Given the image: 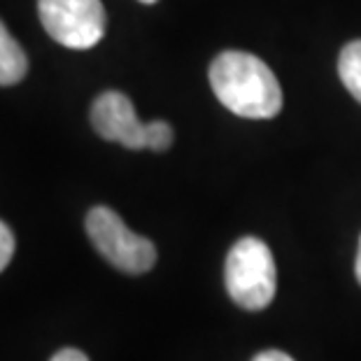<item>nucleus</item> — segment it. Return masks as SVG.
Here are the masks:
<instances>
[{
    "instance_id": "nucleus-1",
    "label": "nucleus",
    "mask_w": 361,
    "mask_h": 361,
    "mask_svg": "<svg viewBox=\"0 0 361 361\" xmlns=\"http://www.w3.org/2000/svg\"><path fill=\"white\" fill-rule=\"evenodd\" d=\"M219 103L245 119H273L282 110V89L264 61L247 51H221L210 66Z\"/></svg>"
},
{
    "instance_id": "nucleus-2",
    "label": "nucleus",
    "mask_w": 361,
    "mask_h": 361,
    "mask_svg": "<svg viewBox=\"0 0 361 361\" xmlns=\"http://www.w3.org/2000/svg\"><path fill=\"white\" fill-rule=\"evenodd\" d=\"M224 282L231 301L245 310H264L278 289V271L268 245L259 238H240L226 257Z\"/></svg>"
},
{
    "instance_id": "nucleus-3",
    "label": "nucleus",
    "mask_w": 361,
    "mask_h": 361,
    "mask_svg": "<svg viewBox=\"0 0 361 361\" xmlns=\"http://www.w3.org/2000/svg\"><path fill=\"white\" fill-rule=\"evenodd\" d=\"M87 235L98 255L126 275H142L157 264L154 243L130 231L124 219L105 205L89 210Z\"/></svg>"
},
{
    "instance_id": "nucleus-4",
    "label": "nucleus",
    "mask_w": 361,
    "mask_h": 361,
    "mask_svg": "<svg viewBox=\"0 0 361 361\" xmlns=\"http://www.w3.org/2000/svg\"><path fill=\"white\" fill-rule=\"evenodd\" d=\"M37 14L51 40L68 49H91L105 35L101 0H37Z\"/></svg>"
},
{
    "instance_id": "nucleus-5",
    "label": "nucleus",
    "mask_w": 361,
    "mask_h": 361,
    "mask_svg": "<svg viewBox=\"0 0 361 361\" xmlns=\"http://www.w3.org/2000/svg\"><path fill=\"white\" fill-rule=\"evenodd\" d=\"M91 126L107 142L126 149H147V124L137 119L130 98L121 91H105L91 105Z\"/></svg>"
},
{
    "instance_id": "nucleus-6",
    "label": "nucleus",
    "mask_w": 361,
    "mask_h": 361,
    "mask_svg": "<svg viewBox=\"0 0 361 361\" xmlns=\"http://www.w3.org/2000/svg\"><path fill=\"white\" fill-rule=\"evenodd\" d=\"M28 56L0 21V87H14L26 78Z\"/></svg>"
},
{
    "instance_id": "nucleus-7",
    "label": "nucleus",
    "mask_w": 361,
    "mask_h": 361,
    "mask_svg": "<svg viewBox=\"0 0 361 361\" xmlns=\"http://www.w3.org/2000/svg\"><path fill=\"white\" fill-rule=\"evenodd\" d=\"M338 75L348 91L361 103V40L345 44L338 56Z\"/></svg>"
},
{
    "instance_id": "nucleus-8",
    "label": "nucleus",
    "mask_w": 361,
    "mask_h": 361,
    "mask_svg": "<svg viewBox=\"0 0 361 361\" xmlns=\"http://www.w3.org/2000/svg\"><path fill=\"white\" fill-rule=\"evenodd\" d=\"M173 128L168 121H149L147 124V149L152 152H166L173 145Z\"/></svg>"
},
{
    "instance_id": "nucleus-9",
    "label": "nucleus",
    "mask_w": 361,
    "mask_h": 361,
    "mask_svg": "<svg viewBox=\"0 0 361 361\" xmlns=\"http://www.w3.org/2000/svg\"><path fill=\"white\" fill-rule=\"evenodd\" d=\"M14 233L12 228L5 224V221H0V273L5 271L7 266H10V261L14 257Z\"/></svg>"
},
{
    "instance_id": "nucleus-10",
    "label": "nucleus",
    "mask_w": 361,
    "mask_h": 361,
    "mask_svg": "<svg viewBox=\"0 0 361 361\" xmlns=\"http://www.w3.org/2000/svg\"><path fill=\"white\" fill-rule=\"evenodd\" d=\"M51 361H89V357L75 348H63L51 357Z\"/></svg>"
},
{
    "instance_id": "nucleus-11",
    "label": "nucleus",
    "mask_w": 361,
    "mask_h": 361,
    "mask_svg": "<svg viewBox=\"0 0 361 361\" xmlns=\"http://www.w3.org/2000/svg\"><path fill=\"white\" fill-rule=\"evenodd\" d=\"M252 361H294V359H291L289 355H284V352H280V350H266V352H259Z\"/></svg>"
},
{
    "instance_id": "nucleus-12",
    "label": "nucleus",
    "mask_w": 361,
    "mask_h": 361,
    "mask_svg": "<svg viewBox=\"0 0 361 361\" xmlns=\"http://www.w3.org/2000/svg\"><path fill=\"white\" fill-rule=\"evenodd\" d=\"M355 273H357V280L361 284V238H359V250H357V264H355Z\"/></svg>"
},
{
    "instance_id": "nucleus-13",
    "label": "nucleus",
    "mask_w": 361,
    "mask_h": 361,
    "mask_svg": "<svg viewBox=\"0 0 361 361\" xmlns=\"http://www.w3.org/2000/svg\"><path fill=\"white\" fill-rule=\"evenodd\" d=\"M140 3H145V5H154V3H159V0H140Z\"/></svg>"
}]
</instances>
